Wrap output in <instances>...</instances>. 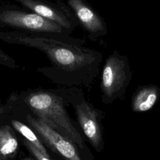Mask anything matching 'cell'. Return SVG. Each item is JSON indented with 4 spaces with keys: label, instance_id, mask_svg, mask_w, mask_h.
<instances>
[{
    "label": "cell",
    "instance_id": "4",
    "mask_svg": "<svg viewBox=\"0 0 160 160\" xmlns=\"http://www.w3.org/2000/svg\"><path fill=\"white\" fill-rule=\"evenodd\" d=\"M132 76V71L127 56L114 50L106 58L102 69L100 81L102 102L109 104L118 99L124 100Z\"/></svg>",
    "mask_w": 160,
    "mask_h": 160
},
{
    "label": "cell",
    "instance_id": "8",
    "mask_svg": "<svg viewBox=\"0 0 160 160\" xmlns=\"http://www.w3.org/2000/svg\"><path fill=\"white\" fill-rule=\"evenodd\" d=\"M24 7L30 9L48 19L56 22L65 29L71 31L76 26L77 22L72 14L63 9L43 0H15Z\"/></svg>",
    "mask_w": 160,
    "mask_h": 160
},
{
    "label": "cell",
    "instance_id": "9",
    "mask_svg": "<svg viewBox=\"0 0 160 160\" xmlns=\"http://www.w3.org/2000/svg\"><path fill=\"white\" fill-rule=\"evenodd\" d=\"M160 99V88L155 84L138 86L131 100V109L134 112H144L153 108Z\"/></svg>",
    "mask_w": 160,
    "mask_h": 160
},
{
    "label": "cell",
    "instance_id": "7",
    "mask_svg": "<svg viewBox=\"0 0 160 160\" xmlns=\"http://www.w3.org/2000/svg\"><path fill=\"white\" fill-rule=\"evenodd\" d=\"M68 3L90 39L95 40L107 34L106 22L84 0H68Z\"/></svg>",
    "mask_w": 160,
    "mask_h": 160
},
{
    "label": "cell",
    "instance_id": "11",
    "mask_svg": "<svg viewBox=\"0 0 160 160\" xmlns=\"http://www.w3.org/2000/svg\"><path fill=\"white\" fill-rule=\"evenodd\" d=\"M3 115L6 120L12 126L16 132L19 134L24 139L32 144L44 155L48 157H51L46 148V146L29 126L8 114L4 113Z\"/></svg>",
    "mask_w": 160,
    "mask_h": 160
},
{
    "label": "cell",
    "instance_id": "10",
    "mask_svg": "<svg viewBox=\"0 0 160 160\" xmlns=\"http://www.w3.org/2000/svg\"><path fill=\"white\" fill-rule=\"evenodd\" d=\"M16 132L4 116V121L0 124V160L16 159L19 151V142Z\"/></svg>",
    "mask_w": 160,
    "mask_h": 160
},
{
    "label": "cell",
    "instance_id": "12",
    "mask_svg": "<svg viewBox=\"0 0 160 160\" xmlns=\"http://www.w3.org/2000/svg\"><path fill=\"white\" fill-rule=\"evenodd\" d=\"M22 141V144L29 152L33 160H52L51 157H48L44 155L32 144L28 141L26 139L23 138Z\"/></svg>",
    "mask_w": 160,
    "mask_h": 160
},
{
    "label": "cell",
    "instance_id": "14",
    "mask_svg": "<svg viewBox=\"0 0 160 160\" xmlns=\"http://www.w3.org/2000/svg\"><path fill=\"white\" fill-rule=\"evenodd\" d=\"M4 112H5V109H4V104L0 105V114H4Z\"/></svg>",
    "mask_w": 160,
    "mask_h": 160
},
{
    "label": "cell",
    "instance_id": "5",
    "mask_svg": "<svg viewBox=\"0 0 160 160\" xmlns=\"http://www.w3.org/2000/svg\"><path fill=\"white\" fill-rule=\"evenodd\" d=\"M0 22L23 31L57 36H68L71 32L59 24L35 12L6 10L0 13Z\"/></svg>",
    "mask_w": 160,
    "mask_h": 160
},
{
    "label": "cell",
    "instance_id": "1",
    "mask_svg": "<svg viewBox=\"0 0 160 160\" xmlns=\"http://www.w3.org/2000/svg\"><path fill=\"white\" fill-rule=\"evenodd\" d=\"M0 39L44 52L51 65L37 72L59 86L91 88L99 73L103 54L83 46L81 40L26 31L0 32Z\"/></svg>",
    "mask_w": 160,
    "mask_h": 160
},
{
    "label": "cell",
    "instance_id": "3",
    "mask_svg": "<svg viewBox=\"0 0 160 160\" xmlns=\"http://www.w3.org/2000/svg\"><path fill=\"white\" fill-rule=\"evenodd\" d=\"M5 112L29 126L43 144L63 160H84L78 147L68 138L32 115L9 98L4 104Z\"/></svg>",
    "mask_w": 160,
    "mask_h": 160
},
{
    "label": "cell",
    "instance_id": "2",
    "mask_svg": "<svg viewBox=\"0 0 160 160\" xmlns=\"http://www.w3.org/2000/svg\"><path fill=\"white\" fill-rule=\"evenodd\" d=\"M8 98L70 139L84 160H95L78 122L71 118L67 110L70 105L73 106L85 99L81 88L29 89L12 92Z\"/></svg>",
    "mask_w": 160,
    "mask_h": 160
},
{
    "label": "cell",
    "instance_id": "13",
    "mask_svg": "<svg viewBox=\"0 0 160 160\" xmlns=\"http://www.w3.org/2000/svg\"><path fill=\"white\" fill-rule=\"evenodd\" d=\"M0 65L6 66L11 69H17L19 68L16 61L11 57L4 53L0 49Z\"/></svg>",
    "mask_w": 160,
    "mask_h": 160
},
{
    "label": "cell",
    "instance_id": "6",
    "mask_svg": "<svg viewBox=\"0 0 160 160\" xmlns=\"http://www.w3.org/2000/svg\"><path fill=\"white\" fill-rule=\"evenodd\" d=\"M72 108L77 122L85 138L96 152H102L104 148L102 124L105 118L104 112L85 99L74 104Z\"/></svg>",
    "mask_w": 160,
    "mask_h": 160
}]
</instances>
